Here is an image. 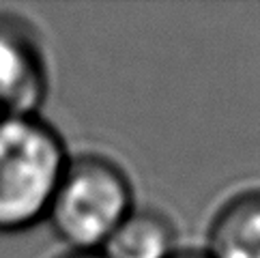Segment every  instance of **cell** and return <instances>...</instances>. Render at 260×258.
<instances>
[{
    "mask_svg": "<svg viewBox=\"0 0 260 258\" xmlns=\"http://www.w3.org/2000/svg\"><path fill=\"white\" fill-rule=\"evenodd\" d=\"M172 258H209V256L202 252H176Z\"/></svg>",
    "mask_w": 260,
    "mask_h": 258,
    "instance_id": "7",
    "label": "cell"
},
{
    "mask_svg": "<svg viewBox=\"0 0 260 258\" xmlns=\"http://www.w3.org/2000/svg\"><path fill=\"white\" fill-rule=\"evenodd\" d=\"M209 258H260V189L232 196L209 228Z\"/></svg>",
    "mask_w": 260,
    "mask_h": 258,
    "instance_id": "4",
    "label": "cell"
},
{
    "mask_svg": "<svg viewBox=\"0 0 260 258\" xmlns=\"http://www.w3.org/2000/svg\"><path fill=\"white\" fill-rule=\"evenodd\" d=\"M48 90V60L35 26L0 13V114H39Z\"/></svg>",
    "mask_w": 260,
    "mask_h": 258,
    "instance_id": "3",
    "label": "cell"
},
{
    "mask_svg": "<svg viewBox=\"0 0 260 258\" xmlns=\"http://www.w3.org/2000/svg\"><path fill=\"white\" fill-rule=\"evenodd\" d=\"M60 258H104V256H101L99 252H67Z\"/></svg>",
    "mask_w": 260,
    "mask_h": 258,
    "instance_id": "6",
    "label": "cell"
},
{
    "mask_svg": "<svg viewBox=\"0 0 260 258\" xmlns=\"http://www.w3.org/2000/svg\"><path fill=\"white\" fill-rule=\"evenodd\" d=\"M134 189L125 170L106 155H71L45 222L69 252H99L132 213Z\"/></svg>",
    "mask_w": 260,
    "mask_h": 258,
    "instance_id": "2",
    "label": "cell"
},
{
    "mask_svg": "<svg viewBox=\"0 0 260 258\" xmlns=\"http://www.w3.org/2000/svg\"><path fill=\"white\" fill-rule=\"evenodd\" d=\"M71 155L41 114H0V235L45 222Z\"/></svg>",
    "mask_w": 260,
    "mask_h": 258,
    "instance_id": "1",
    "label": "cell"
},
{
    "mask_svg": "<svg viewBox=\"0 0 260 258\" xmlns=\"http://www.w3.org/2000/svg\"><path fill=\"white\" fill-rule=\"evenodd\" d=\"M99 254L104 258H172L176 254L174 226L159 211L132 209Z\"/></svg>",
    "mask_w": 260,
    "mask_h": 258,
    "instance_id": "5",
    "label": "cell"
}]
</instances>
